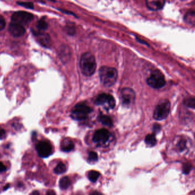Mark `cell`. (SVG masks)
I'll return each mask as SVG.
<instances>
[{"instance_id":"obj_1","label":"cell","mask_w":195,"mask_h":195,"mask_svg":"<svg viewBox=\"0 0 195 195\" xmlns=\"http://www.w3.org/2000/svg\"><path fill=\"white\" fill-rule=\"evenodd\" d=\"M80 70L84 76H92L97 68L95 56L89 52L84 53L80 59Z\"/></svg>"},{"instance_id":"obj_2","label":"cell","mask_w":195,"mask_h":195,"mask_svg":"<svg viewBox=\"0 0 195 195\" xmlns=\"http://www.w3.org/2000/svg\"><path fill=\"white\" fill-rule=\"evenodd\" d=\"M100 81L106 87H111L115 84L117 80L118 73L115 68L104 66L99 69Z\"/></svg>"},{"instance_id":"obj_3","label":"cell","mask_w":195,"mask_h":195,"mask_svg":"<svg viewBox=\"0 0 195 195\" xmlns=\"http://www.w3.org/2000/svg\"><path fill=\"white\" fill-rule=\"evenodd\" d=\"M91 108L85 104L79 103L73 108L71 112V117L77 121H83L88 118V116L92 112Z\"/></svg>"},{"instance_id":"obj_4","label":"cell","mask_w":195,"mask_h":195,"mask_svg":"<svg viewBox=\"0 0 195 195\" xmlns=\"http://www.w3.org/2000/svg\"><path fill=\"white\" fill-rule=\"evenodd\" d=\"M171 109V104L168 100L160 101L153 112V118L156 120H163L167 117Z\"/></svg>"},{"instance_id":"obj_5","label":"cell","mask_w":195,"mask_h":195,"mask_svg":"<svg viewBox=\"0 0 195 195\" xmlns=\"http://www.w3.org/2000/svg\"><path fill=\"white\" fill-rule=\"evenodd\" d=\"M147 84L154 89H160L166 84L165 77L163 73L158 69H155L152 72L151 75L147 80Z\"/></svg>"},{"instance_id":"obj_6","label":"cell","mask_w":195,"mask_h":195,"mask_svg":"<svg viewBox=\"0 0 195 195\" xmlns=\"http://www.w3.org/2000/svg\"><path fill=\"white\" fill-rule=\"evenodd\" d=\"M95 104L97 105L103 107L107 110H110L115 107L116 100L111 95L102 93L96 97Z\"/></svg>"},{"instance_id":"obj_7","label":"cell","mask_w":195,"mask_h":195,"mask_svg":"<svg viewBox=\"0 0 195 195\" xmlns=\"http://www.w3.org/2000/svg\"><path fill=\"white\" fill-rule=\"evenodd\" d=\"M120 96L121 104L125 107H131L135 102V92L131 88L122 89Z\"/></svg>"},{"instance_id":"obj_8","label":"cell","mask_w":195,"mask_h":195,"mask_svg":"<svg viewBox=\"0 0 195 195\" xmlns=\"http://www.w3.org/2000/svg\"><path fill=\"white\" fill-rule=\"evenodd\" d=\"M12 23L23 25H26L33 20V16L28 12L20 11L13 13L11 17Z\"/></svg>"},{"instance_id":"obj_9","label":"cell","mask_w":195,"mask_h":195,"mask_svg":"<svg viewBox=\"0 0 195 195\" xmlns=\"http://www.w3.org/2000/svg\"><path fill=\"white\" fill-rule=\"evenodd\" d=\"M36 149L39 155L42 158L48 157L52 154V145L47 141H40L37 144Z\"/></svg>"},{"instance_id":"obj_10","label":"cell","mask_w":195,"mask_h":195,"mask_svg":"<svg viewBox=\"0 0 195 195\" xmlns=\"http://www.w3.org/2000/svg\"><path fill=\"white\" fill-rule=\"evenodd\" d=\"M110 133L106 129H101L96 131L93 136V141L96 143H105L110 137Z\"/></svg>"},{"instance_id":"obj_11","label":"cell","mask_w":195,"mask_h":195,"mask_svg":"<svg viewBox=\"0 0 195 195\" xmlns=\"http://www.w3.org/2000/svg\"><path fill=\"white\" fill-rule=\"evenodd\" d=\"M9 31L12 36L18 37L23 36L26 30L24 26L20 24L11 23L9 26Z\"/></svg>"},{"instance_id":"obj_12","label":"cell","mask_w":195,"mask_h":195,"mask_svg":"<svg viewBox=\"0 0 195 195\" xmlns=\"http://www.w3.org/2000/svg\"><path fill=\"white\" fill-rule=\"evenodd\" d=\"M146 6L147 8L153 11H157L161 10L163 8L165 1L163 0H158V1H146Z\"/></svg>"},{"instance_id":"obj_13","label":"cell","mask_w":195,"mask_h":195,"mask_svg":"<svg viewBox=\"0 0 195 195\" xmlns=\"http://www.w3.org/2000/svg\"><path fill=\"white\" fill-rule=\"evenodd\" d=\"M35 35L37 39L38 42L42 46L47 47V48L50 47L51 44V40L50 36H49L48 34L40 33H36Z\"/></svg>"},{"instance_id":"obj_14","label":"cell","mask_w":195,"mask_h":195,"mask_svg":"<svg viewBox=\"0 0 195 195\" xmlns=\"http://www.w3.org/2000/svg\"><path fill=\"white\" fill-rule=\"evenodd\" d=\"M74 148L75 145L71 140L64 139L61 144V150L65 152L72 151Z\"/></svg>"},{"instance_id":"obj_15","label":"cell","mask_w":195,"mask_h":195,"mask_svg":"<svg viewBox=\"0 0 195 195\" xmlns=\"http://www.w3.org/2000/svg\"><path fill=\"white\" fill-rule=\"evenodd\" d=\"M184 21L187 24L194 25L195 21V12L193 10L187 12L184 16Z\"/></svg>"},{"instance_id":"obj_16","label":"cell","mask_w":195,"mask_h":195,"mask_svg":"<svg viewBox=\"0 0 195 195\" xmlns=\"http://www.w3.org/2000/svg\"><path fill=\"white\" fill-rule=\"evenodd\" d=\"M99 120L100 122H101L104 125H105L107 127H112L113 125L111 119L108 116L100 115L99 116Z\"/></svg>"},{"instance_id":"obj_17","label":"cell","mask_w":195,"mask_h":195,"mask_svg":"<svg viewBox=\"0 0 195 195\" xmlns=\"http://www.w3.org/2000/svg\"><path fill=\"white\" fill-rule=\"evenodd\" d=\"M145 142L146 144L149 147L155 146L157 143L155 135L153 133L151 135H148L145 137Z\"/></svg>"},{"instance_id":"obj_18","label":"cell","mask_w":195,"mask_h":195,"mask_svg":"<svg viewBox=\"0 0 195 195\" xmlns=\"http://www.w3.org/2000/svg\"><path fill=\"white\" fill-rule=\"evenodd\" d=\"M59 185L62 189H67L71 185V180L67 176L63 177L60 179Z\"/></svg>"},{"instance_id":"obj_19","label":"cell","mask_w":195,"mask_h":195,"mask_svg":"<svg viewBox=\"0 0 195 195\" xmlns=\"http://www.w3.org/2000/svg\"><path fill=\"white\" fill-rule=\"evenodd\" d=\"M100 176V174L99 172L95 171H91L88 173V179L93 183H95L99 178Z\"/></svg>"},{"instance_id":"obj_20","label":"cell","mask_w":195,"mask_h":195,"mask_svg":"<svg viewBox=\"0 0 195 195\" xmlns=\"http://www.w3.org/2000/svg\"><path fill=\"white\" fill-rule=\"evenodd\" d=\"M67 171V167L63 163H60L54 169V172L56 174H63Z\"/></svg>"},{"instance_id":"obj_21","label":"cell","mask_w":195,"mask_h":195,"mask_svg":"<svg viewBox=\"0 0 195 195\" xmlns=\"http://www.w3.org/2000/svg\"><path fill=\"white\" fill-rule=\"evenodd\" d=\"M186 148H187V141L185 140V139H181L177 144V148L178 151L181 152L184 151V150H185Z\"/></svg>"},{"instance_id":"obj_22","label":"cell","mask_w":195,"mask_h":195,"mask_svg":"<svg viewBox=\"0 0 195 195\" xmlns=\"http://www.w3.org/2000/svg\"><path fill=\"white\" fill-rule=\"evenodd\" d=\"M195 99L193 97H189L184 100V104L185 107L189 108H195Z\"/></svg>"},{"instance_id":"obj_23","label":"cell","mask_w":195,"mask_h":195,"mask_svg":"<svg viewBox=\"0 0 195 195\" xmlns=\"http://www.w3.org/2000/svg\"><path fill=\"white\" fill-rule=\"evenodd\" d=\"M37 27L41 30H45L48 28V24L44 19H41L37 22Z\"/></svg>"},{"instance_id":"obj_24","label":"cell","mask_w":195,"mask_h":195,"mask_svg":"<svg viewBox=\"0 0 195 195\" xmlns=\"http://www.w3.org/2000/svg\"><path fill=\"white\" fill-rule=\"evenodd\" d=\"M88 160L91 162H96L98 160V155L95 152H91L88 155Z\"/></svg>"},{"instance_id":"obj_25","label":"cell","mask_w":195,"mask_h":195,"mask_svg":"<svg viewBox=\"0 0 195 195\" xmlns=\"http://www.w3.org/2000/svg\"><path fill=\"white\" fill-rule=\"evenodd\" d=\"M17 4L18 5L23 6L25 8H28L33 9L34 8V5L32 2H17Z\"/></svg>"},{"instance_id":"obj_26","label":"cell","mask_w":195,"mask_h":195,"mask_svg":"<svg viewBox=\"0 0 195 195\" xmlns=\"http://www.w3.org/2000/svg\"><path fill=\"white\" fill-rule=\"evenodd\" d=\"M192 169L191 164L187 163L184 164L183 168V171L184 174L187 175L188 174Z\"/></svg>"},{"instance_id":"obj_27","label":"cell","mask_w":195,"mask_h":195,"mask_svg":"<svg viewBox=\"0 0 195 195\" xmlns=\"http://www.w3.org/2000/svg\"><path fill=\"white\" fill-rule=\"evenodd\" d=\"M5 21L2 16H0V31L3 30L5 26Z\"/></svg>"},{"instance_id":"obj_28","label":"cell","mask_w":195,"mask_h":195,"mask_svg":"<svg viewBox=\"0 0 195 195\" xmlns=\"http://www.w3.org/2000/svg\"><path fill=\"white\" fill-rule=\"evenodd\" d=\"M160 130H161V127H160V125L159 124H155L153 125V132H154L153 134L155 135V133H159Z\"/></svg>"},{"instance_id":"obj_29","label":"cell","mask_w":195,"mask_h":195,"mask_svg":"<svg viewBox=\"0 0 195 195\" xmlns=\"http://www.w3.org/2000/svg\"><path fill=\"white\" fill-rule=\"evenodd\" d=\"M6 136V132L4 129H0V139H4Z\"/></svg>"},{"instance_id":"obj_30","label":"cell","mask_w":195,"mask_h":195,"mask_svg":"<svg viewBox=\"0 0 195 195\" xmlns=\"http://www.w3.org/2000/svg\"><path fill=\"white\" fill-rule=\"evenodd\" d=\"M6 170V167L2 162H0V172L5 171Z\"/></svg>"},{"instance_id":"obj_31","label":"cell","mask_w":195,"mask_h":195,"mask_svg":"<svg viewBox=\"0 0 195 195\" xmlns=\"http://www.w3.org/2000/svg\"><path fill=\"white\" fill-rule=\"evenodd\" d=\"M47 195H56V193L53 190H49L47 193Z\"/></svg>"},{"instance_id":"obj_32","label":"cell","mask_w":195,"mask_h":195,"mask_svg":"<svg viewBox=\"0 0 195 195\" xmlns=\"http://www.w3.org/2000/svg\"><path fill=\"white\" fill-rule=\"evenodd\" d=\"M89 195H102L101 193H100L99 192L94 191L92 192Z\"/></svg>"},{"instance_id":"obj_33","label":"cell","mask_w":195,"mask_h":195,"mask_svg":"<svg viewBox=\"0 0 195 195\" xmlns=\"http://www.w3.org/2000/svg\"><path fill=\"white\" fill-rule=\"evenodd\" d=\"M30 195H40V193L37 191H35L32 192Z\"/></svg>"},{"instance_id":"obj_34","label":"cell","mask_w":195,"mask_h":195,"mask_svg":"<svg viewBox=\"0 0 195 195\" xmlns=\"http://www.w3.org/2000/svg\"><path fill=\"white\" fill-rule=\"evenodd\" d=\"M9 187H10L9 184H7V185H6V187H5V188H4V191H5V190H6V189H7Z\"/></svg>"}]
</instances>
